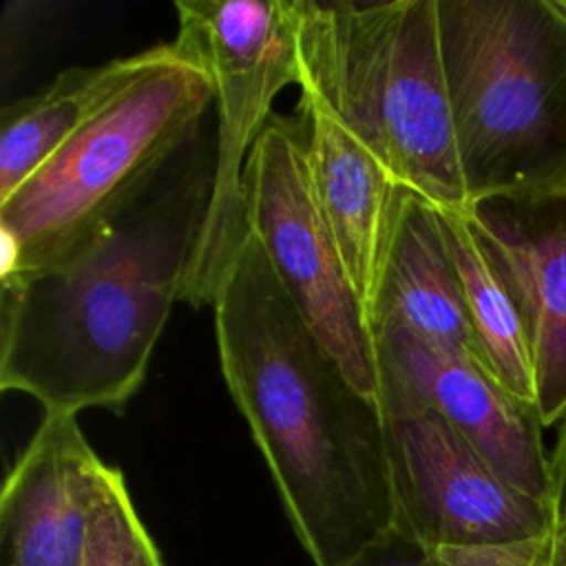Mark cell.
<instances>
[{"label":"cell","instance_id":"obj_1","mask_svg":"<svg viewBox=\"0 0 566 566\" xmlns=\"http://www.w3.org/2000/svg\"><path fill=\"white\" fill-rule=\"evenodd\" d=\"M226 387L314 566H345L394 526L385 422L316 338L248 230L212 301Z\"/></svg>","mask_w":566,"mask_h":566},{"label":"cell","instance_id":"obj_2","mask_svg":"<svg viewBox=\"0 0 566 566\" xmlns=\"http://www.w3.org/2000/svg\"><path fill=\"white\" fill-rule=\"evenodd\" d=\"M201 130L157 186L71 259L2 279L0 389L44 413H122L181 301L212 195Z\"/></svg>","mask_w":566,"mask_h":566},{"label":"cell","instance_id":"obj_3","mask_svg":"<svg viewBox=\"0 0 566 566\" xmlns=\"http://www.w3.org/2000/svg\"><path fill=\"white\" fill-rule=\"evenodd\" d=\"M214 106L206 71L172 42L135 71L7 199L2 279L53 268L119 221L203 130Z\"/></svg>","mask_w":566,"mask_h":566},{"label":"cell","instance_id":"obj_4","mask_svg":"<svg viewBox=\"0 0 566 566\" xmlns=\"http://www.w3.org/2000/svg\"><path fill=\"white\" fill-rule=\"evenodd\" d=\"M294 15L298 88L316 93L400 186L467 210L438 0H294Z\"/></svg>","mask_w":566,"mask_h":566},{"label":"cell","instance_id":"obj_5","mask_svg":"<svg viewBox=\"0 0 566 566\" xmlns=\"http://www.w3.org/2000/svg\"><path fill=\"white\" fill-rule=\"evenodd\" d=\"M469 206L566 188V0H438Z\"/></svg>","mask_w":566,"mask_h":566},{"label":"cell","instance_id":"obj_6","mask_svg":"<svg viewBox=\"0 0 566 566\" xmlns=\"http://www.w3.org/2000/svg\"><path fill=\"white\" fill-rule=\"evenodd\" d=\"M394 528L444 566H566L551 504L504 482L429 405L380 378Z\"/></svg>","mask_w":566,"mask_h":566},{"label":"cell","instance_id":"obj_7","mask_svg":"<svg viewBox=\"0 0 566 566\" xmlns=\"http://www.w3.org/2000/svg\"><path fill=\"white\" fill-rule=\"evenodd\" d=\"M172 44L208 75L214 95V170L208 212L181 303L212 305L245 221V166L276 95L301 80L294 0H177Z\"/></svg>","mask_w":566,"mask_h":566},{"label":"cell","instance_id":"obj_8","mask_svg":"<svg viewBox=\"0 0 566 566\" xmlns=\"http://www.w3.org/2000/svg\"><path fill=\"white\" fill-rule=\"evenodd\" d=\"M245 221L276 279L345 376L380 391L367 310L316 201L298 126L272 115L245 166Z\"/></svg>","mask_w":566,"mask_h":566},{"label":"cell","instance_id":"obj_9","mask_svg":"<svg viewBox=\"0 0 566 566\" xmlns=\"http://www.w3.org/2000/svg\"><path fill=\"white\" fill-rule=\"evenodd\" d=\"M380 378L436 409L513 489L551 504V453L537 409L467 354L431 345L398 323L371 327Z\"/></svg>","mask_w":566,"mask_h":566},{"label":"cell","instance_id":"obj_10","mask_svg":"<svg viewBox=\"0 0 566 566\" xmlns=\"http://www.w3.org/2000/svg\"><path fill=\"white\" fill-rule=\"evenodd\" d=\"M464 212L515 305L535 409L551 427L566 416V188L489 197Z\"/></svg>","mask_w":566,"mask_h":566},{"label":"cell","instance_id":"obj_11","mask_svg":"<svg viewBox=\"0 0 566 566\" xmlns=\"http://www.w3.org/2000/svg\"><path fill=\"white\" fill-rule=\"evenodd\" d=\"M113 473L77 416L44 413L2 486L0 566H84Z\"/></svg>","mask_w":566,"mask_h":566},{"label":"cell","instance_id":"obj_12","mask_svg":"<svg viewBox=\"0 0 566 566\" xmlns=\"http://www.w3.org/2000/svg\"><path fill=\"white\" fill-rule=\"evenodd\" d=\"M367 318L369 327L398 323L431 345L484 363L442 230L440 208L405 186L396 190Z\"/></svg>","mask_w":566,"mask_h":566},{"label":"cell","instance_id":"obj_13","mask_svg":"<svg viewBox=\"0 0 566 566\" xmlns=\"http://www.w3.org/2000/svg\"><path fill=\"white\" fill-rule=\"evenodd\" d=\"M301 108L312 188L367 310L400 184L316 93L301 91Z\"/></svg>","mask_w":566,"mask_h":566},{"label":"cell","instance_id":"obj_14","mask_svg":"<svg viewBox=\"0 0 566 566\" xmlns=\"http://www.w3.org/2000/svg\"><path fill=\"white\" fill-rule=\"evenodd\" d=\"M137 53L62 71L46 88L2 106L0 201L22 186L135 71Z\"/></svg>","mask_w":566,"mask_h":566},{"label":"cell","instance_id":"obj_15","mask_svg":"<svg viewBox=\"0 0 566 566\" xmlns=\"http://www.w3.org/2000/svg\"><path fill=\"white\" fill-rule=\"evenodd\" d=\"M440 217L484 363L511 394L535 407L533 369L515 305L473 237L467 212L440 208Z\"/></svg>","mask_w":566,"mask_h":566},{"label":"cell","instance_id":"obj_16","mask_svg":"<svg viewBox=\"0 0 566 566\" xmlns=\"http://www.w3.org/2000/svg\"><path fill=\"white\" fill-rule=\"evenodd\" d=\"M84 566H164L161 553L139 520L119 469H115L99 502Z\"/></svg>","mask_w":566,"mask_h":566},{"label":"cell","instance_id":"obj_17","mask_svg":"<svg viewBox=\"0 0 566 566\" xmlns=\"http://www.w3.org/2000/svg\"><path fill=\"white\" fill-rule=\"evenodd\" d=\"M345 566H444L424 553L411 537L389 528L380 539L360 551Z\"/></svg>","mask_w":566,"mask_h":566},{"label":"cell","instance_id":"obj_18","mask_svg":"<svg viewBox=\"0 0 566 566\" xmlns=\"http://www.w3.org/2000/svg\"><path fill=\"white\" fill-rule=\"evenodd\" d=\"M551 509L557 544L566 559V416L559 420L557 442L551 451Z\"/></svg>","mask_w":566,"mask_h":566}]
</instances>
